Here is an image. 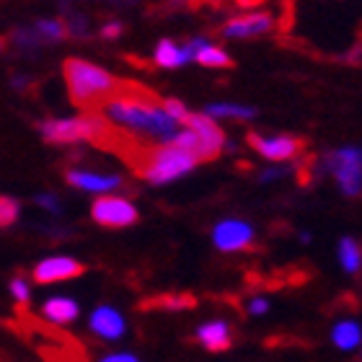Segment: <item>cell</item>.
<instances>
[{
    "instance_id": "83f0119b",
    "label": "cell",
    "mask_w": 362,
    "mask_h": 362,
    "mask_svg": "<svg viewBox=\"0 0 362 362\" xmlns=\"http://www.w3.org/2000/svg\"><path fill=\"white\" fill-rule=\"evenodd\" d=\"M37 202H39V204H42V207H49V210H54V212L60 210V207H57V202H54L52 197H39Z\"/></svg>"
},
{
    "instance_id": "4fadbf2b",
    "label": "cell",
    "mask_w": 362,
    "mask_h": 362,
    "mask_svg": "<svg viewBox=\"0 0 362 362\" xmlns=\"http://www.w3.org/2000/svg\"><path fill=\"white\" fill-rule=\"evenodd\" d=\"M197 339L202 341L210 352H226L230 349L233 339H230V329H228L226 321H212V324H204L197 329Z\"/></svg>"
},
{
    "instance_id": "8992f818",
    "label": "cell",
    "mask_w": 362,
    "mask_h": 362,
    "mask_svg": "<svg viewBox=\"0 0 362 362\" xmlns=\"http://www.w3.org/2000/svg\"><path fill=\"white\" fill-rule=\"evenodd\" d=\"M181 122H184L189 132H194L197 140L202 143L204 158L207 160L218 158L220 151H223V145H226V132H223L210 117H204V114H187Z\"/></svg>"
},
{
    "instance_id": "44dd1931",
    "label": "cell",
    "mask_w": 362,
    "mask_h": 362,
    "mask_svg": "<svg viewBox=\"0 0 362 362\" xmlns=\"http://www.w3.org/2000/svg\"><path fill=\"white\" fill-rule=\"evenodd\" d=\"M37 37L42 39V42H60L68 31H65V23L62 21H37Z\"/></svg>"
},
{
    "instance_id": "ac0fdd59",
    "label": "cell",
    "mask_w": 362,
    "mask_h": 362,
    "mask_svg": "<svg viewBox=\"0 0 362 362\" xmlns=\"http://www.w3.org/2000/svg\"><path fill=\"white\" fill-rule=\"evenodd\" d=\"M339 259H341V264H344V269L347 272H360V264H362V259H360V243L355 241V238H341L339 243Z\"/></svg>"
},
{
    "instance_id": "d4e9b609",
    "label": "cell",
    "mask_w": 362,
    "mask_h": 362,
    "mask_svg": "<svg viewBox=\"0 0 362 362\" xmlns=\"http://www.w3.org/2000/svg\"><path fill=\"white\" fill-rule=\"evenodd\" d=\"M101 34H104V39H117V37H119V34H122V23H119V21L106 23L104 31H101Z\"/></svg>"
},
{
    "instance_id": "7a4b0ae2",
    "label": "cell",
    "mask_w": 362,
    "mask_h": 362,
    "mask_svg": "<svg viewBox=\"0 0 362 362\" xmlns=\"http://www.w3.org/2000/svg\"><path fill=\"white\" fill-rule=\"evenodd\" d=\"M65 70V83L70 88V98L73 104L81 109H90L98 112L109 98L119 96V81L109 76L106 70H101L93 62H86L81 57H70L62 62Z\"/></svg>"
},
{
    "instance_id": "e0dca14e",
    "label": "cell",
    "mask_w": 362,
    "mask_h": 362,
    "mask_svg": "<svg viewBox=\"0 0 362 362\" xmlns=\"http://www.w3.org/2000/svg\"><path fill=\"white\" fill-rule=\"evenodd\" d=\"M199 65H204V68H230L233 65V60L226 54V49H220V47L215 45H204L199 52H197L194 57Z\"/></svg>"
},
{
    "instance_id": "5b68a950",
    "label": "cell",
    "mask_w": 362,
    "mask_h": 362,
    "mask_svg": "<svg viewBox=\"0 0 362 362\" xmlns=\"http://www.w3.org/2000/svg\"><path fill=\"white\" fill-rule=\"evenodd\" d=\"M326 166L337 179H339L344 194H360V151L357 148H344L339 153H329Z\"/></svg>"
},
{
    "instance_id": "5bb4252c",
    "label": "cell",
    "mask_w": 362,
    "mask_h": 362,
    "mask_svg": "<svg viewBox=\"0 0 362 362\" xmlns=\"http://www.w3.org/2000/svg\"><path fill=\"white\" fill-rule=\"evenodd\" d=\"M45 316L54 324H70V321H76L81 308H78L76 300H70V298H52V300L45 303Z\"/></svg>"
},
{
    "instance_id": "3957f363",
    "label": "cell",
    "mask_w": 362,
    "mask_h": 362,
    "mask_svg": "<svg viewBox=\"0 0 362 362\" xmlns=\"http://www.w3.org/2000/svg\"><path fill=\"white\" fill-rule=\"evenodd\" d=\"M199 160L192 153H184L174 145H163L156 151H140V156L132 158V166L140 176L151 181V184H168V181L179 179L189 174Z\"/></svg>"
},
{
    "instance_id": "ba28073f",
    "label": "cell",
    "mask_w": 362,
    "mask_h": 362,
    "mask_svg": "<svg viewBox=\"0 0 362 362\" xmlns=\"http://www.w3.org/2000/svg\"><path fill=\"white\" fill-rule=\"evenodd\" d=\"M249 145L257 153H262L264 158H269V160L295 158V156L303 151V140H298V137H290V135L262 137V135H257V132H251V135H249Z\"/></svg>"
},
{
    "instance_id": "277c9868",
    "label": "cell",
    "mask_w": 362,
    "mask_h": 362,
    "mask_svg": "<svg viewBox=\"0 0 362 362\" xmlns=\"http://www.w3.org/2000/svg\"><path fill=\"white\" fill-rule=\"evenodd\" d=\"M90 215L98 226L104 228H127L137 223V210L127 199H119V197H98L96 202L90 204Z\"/></svg>"
},
{
    "instance_id": "4316f807",
    "label": "cell",
    "mask_w": 362,
    "mask_h": 362,
    "mask_svg": "<svg viewBox=\"0 0 362 362\" xmlns=\"http://www.w3.org/2000/svg\"><path fill=\"white\" fill-rule=\"evenodd\" d=\"M101 362H140L137 357H132V355H109V357H104Z\"/></svg>"
},
{
    "instance_id": "cb8c5ba5",
    "label": "cell",
    "mask_w": 362,
    "mask_h": 362,
    "mask_svg": "<svg viewBox=\"0 0 362 362\" xmlns=\"http://www.w3.org/2000/svg\"><path fill=\"white\" fill-rule=\"evenodd\" d=\"M11 293H13V298L18 303L29 300V287H26V282H23V279H13V282H11Z\"/></svg>"
},
{
    "instance_id": "7c38bea8",
    "label": "cell",
    "mask_w": 362,
    "mask_h": 362,
    "mask_svg": "<svg viewBox=\"0 0 362 362\" xmlns=\"http://www.w3.org/2000/svg\"><path fill=\"white\" fill-rule=\"evenodd\" d=\"M70 187L86 189V192H114V189L122 187L119 176H98L90 174V171H68L65 174Z\"/></svg>"
},
{
    "instance_id": "2e32d148",
    "label": "cell",
    "mask_w": 362,
    "mask_h": 362,
    "mask_svg": "<svg viewBox=\"0 0 362 362\" xmlns=\"http://www.w3.org/2000/svg\"><path fill=\"white\" fill-rule=\"evenodd\" d=\"M194 305H197L194 295H158V298L145 303V308H163V310H187V308H194Z\"/></svg>"
},
{
    "instance_id": "8fae6325",
    "label": "cell",
    "mask_w": 362,
    "mask_h": 362,
    "mask_svg": "<svg viewBox=\"0 0 362 362\" xmlns=\"http://www.w3.org/2000/svg\"><path fill=\"white\" fill-rule=\"evenodd\" d=\"M90 329L98 337H104V339H119L122 334H124V318L114 308H109V305H101L90 316Z\"/></svg>"
},
{
    "instance_id": "9a60e30c",
    "label": "cell",
    "mask_w": 362,
    "mask_h": 362,
    "mask_svg": "<svg viewBox=\"0 0 362 362\" xmlns=\"http://www.w3.org/2000/svg\"><path fill=\"white\" fill-rule=\"evenodd\" d=\"M334 344L339 349H355L360 347V324L355 321H341V324L334 326Z\"/></svg>"
},
{
    "instance_id": "484cf974",
    "label": "cell",
    "mask_w": 362,
    "mask_h": 362,
    "mask_svg": "<svg viewBox=\"0 0 362 362\" xmlns=\"http://www.w3.org/2000/svg\"><path fill=\"white\" fill-rule=\"evenodd\" d=\"M249 310H251V313H257V316H262V313H267V310H269V303L262 300V298H257V300L249 303Z\"/></svg>"
},
{
    "instance_id": "6da1fadb",
    "label": "cell",
    "mask_w": 362,
    "mask_h": 362,
    "mask_svg": "<svg viewBox=\"0 0 362 362\" xmlns=\"http://www.w3.org/2000/svg\"><path fill=\"white\" fill-rule=\"evenodd\" d=\"M98 112L106 122L112 119L119 127L135 129L140 135L160 140L166 145L174 143V137L179 135V124L156 104V96L140 86L135 93H119V96L109 98Z\"/></svg>"
},
{
    "instance_id": "d6986e66",
    "label": "cell",
    "mask_w": 362,
    "mask_h": 362,
    "mask_svg": "<svg viewBox=\"0 0 362 362\" xmlns=\"http://www.w3.org/2000/svg\"><path fill=\"white\" fill-rule=\"evenodd\" d=\"M254 114H257V109L238 104H212L204 109V117H210V119H215V117H241V119H249Z\"/></svg>"
},
{
    "instance_id": "9c48e42d",
    "label": "cell",
    "mask_w": 362,
    "mask_h": 362,
    "mask_svg": "<svg viewBox=\"0 0 362 362\" xmlns=\"http://www.w3.org/2000/svg\"><path fill=\"white\" fill-rule=\"evenodd\" d=\"M254 241V228L243 220H223L215 228V243L220 251H241Z\"/></svg>"
},
{
    "instance_id": "603a6c76",
    "label": "cell",
    "mask_w": 362,
    "mask_h": 362,
    "mask_svg": "<svg viewBox=\"0 0 362 362\" xmlns=\"http://www.w3.org/2000/svg\"><path fill=\"white\" fill-rule=\"evenodd\" d=\"M160 109H163V112H166L174 122H181V119H184V117L189 114V112H187V106L181 104V101H176V98H166Z\"/></svg>"
},
{
    "instance_id": "ffe728a7",
    "label": "cell",
    "mask_w": 362,
    "mask_h": 362,
    "mask_svg": "<svg viewBox=\"0 0 362 362\" xmlns=\"http://www.w3.org/2000/svg\"><path fill=\"white\" fill-rule=\"evenodd\" d=\"M156 65H160V68H179V47L171 39H160L158 42Z\"/></svg>"
},
{
    "instance_id": "30bf717a",
    "label": "cell",
    "mask_w": 362,
    "mask_h": 362,
    "mask_svg": "<svg viewBox=\"0 0 362 362\" xmlns=\"http://www.w3.org/2000/svg\"><path fill=\"white\" fill-rule=\"evenodd\" d=\"M272 26H274L272 13H267V11H254V13L238 16L233 21H228L223 31H226V37L243 39V37H254V34H267Z\"/></svg>"
},
{
    "instance_id": "52a82bcc",
    "label": "cell",
    "mask_w": 362,
    "mask_h": 362,
    "mask_svg": "<svg viewBox=\"0 0 362 362\" xmlns=\"http://www.w3.org/2000/svg\"><path fill=\"white\" fill-rule=\"evenodd\" d=\"M86 272L83 262L73 257H49L34 267V279L39 285H49V282H65V279H76Z\"/></svg>"
},
{
    "instance_id": "7402d4cb",
    "label": "cell",
    "mask_w": 362,
    "mask_h": 362,
    "mask_svg": "<svg viewBox=\"0 0 362 362\" xmlns=\"http://www.w3.org/2000/svg\"><path fill=\"white\" fill-rule=\"evenodd\" d=\"M18 218V202L11 197H0V228L11 226Z\"/></svg>"
}]
</instances>
